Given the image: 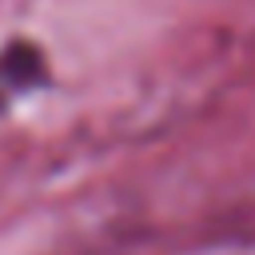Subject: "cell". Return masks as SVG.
<instances>
[{
  "mask_svg": "<svg viewBox=\"0 0 255 255\" xmlns=\"http://www.w3.org/2000/svg\"><path fill=\"white\" fill-rule=\"evenodd\" d=\"M48 80H52L48 56H44L36 44H28V40L4 44V52H0V104L12 100V96L36 92V88H44Z\"/></svg>",
  "mask_w": 255,
  "mask_h": 255,
  "instance_id": "cell-1",
  "label": "cell"
}]
</instances>
